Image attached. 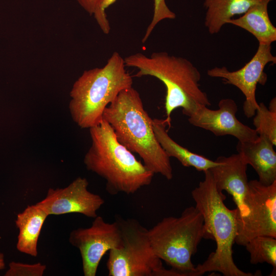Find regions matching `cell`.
Returning <instances> with one entry per match:
<instances>
[{
	"mask_svg": "<svg viewBox=\"0 0 276 276\" xmlns=\"http://www.w3.org/2000/svg\"><path fill=\"white\" fill-rule=\"evenodd\" d=\"M103 119L110 125L117 140L139 154L148 169L168 180L172 179L170 158L157 141L153 119L145 110L135 88L132 86L120 91L105 108Z\"/></svg>",
	"mask_w": 276,
	"mask_h": 276,
	"instance_id": "obj_1",
	"label": "cell"
},
{
	"mask_svg": "<svg viewBox=\"0 0 276 276\" xmlns=\"http://www.w3.org/2000/svg\"><path fill=\"white\" fill-rule=\"evenodd\" d=\"M204 178L191 192L195 207L201 214L206 239L214 240L216 250L202 264L195 266V276L207 272H219L224 276H253L239 269L233 259V246L238 231V211L224 202L225 195L219 192L209 170Z\"/></svg>",
	"mask_w": 276,
	"mask_h": 276,
	"instance_id": "obj_2",
	"label": "cell"
},
{
	"mask_svg": "<svg viewBox=\"0 0 276 276\" xmlns=\"http://www.w3.org/2000/svg\"><path fill=\"white\" fill-rule=\"evenodd\" d=\"M89 129L91 145L84 164L87 170L106 180L109 194H133L151 183L154 174L117 140L107 121L102 119Z\"/></svg>",
	"mask_w": 276,
	"mask_h": 276,
	"instance_id": "obj_3",
	"label": "cell"
},
{
	"mask_svg": "<svg viewBox=\"0 0 276 276\" xmlns=\"http://www.w3.org/2000/svg\"><path fill=\"white\" fill-rule=\"evenodd\" d=\"M126 67L137 69L134 77L150 76L156 78L166 89L165 108L166 121L171 126V116L177 108L187 116L197 105H211L207 94L200 88L201 74L189 60L169 55L166 52H154L149 56L141 53L124 58Z\"/></svg>",
	"mask_w": 276,
	"mask_h": 276,
	"instance_id": "obj_4",
	"label": "cell"
},
{
	"mask_svg": "<svg viewBox=\"0 0 276 276\" xmlns=\"http://www.w3.org/2000/svg\"><path fill=\"white\" fill-rule=\"evenodd\" d=\"M126 67L124 58L114 52L105 65L84 71L75 81L69 110L79 127L89 129L99 124L105 108L120 91L132 86V77Z\"/></svg>",
	"mask_w": 276,
	"mask_h": 276,
	"instance_id": "obj_5",
	"label": "cell"
},
{
	"mask_svg": "<svg viewBox=\"0 0 276 276\" xmlns=\"http://www.w3.org/2000/svg\"><path fill=\"white\" fill-rule=\"evenodd\" d=\"M148 235L155 255L181 276H195L192 256L202 239H206L203 219L193 206L186 208L179 217L164 218Z\"/></svg>",
	"mask_w": 276,
	"mask_h": 276,
	"instance_id": "obj_6",
	"label": "cell"
},
{
	"mask_svg": "<svg viewBox=\"0 0 276 276\" xmlns=\"http://www.w3.org/2000/svg\"><path fill=\"white\" fill-rule=\"evenodd\" d=\"M122 235L120 247L109 250V276H158L164 267L154 253L148 229L134 219L117 217Z\"/></svg>",
	"mask_w": 276,
	"mask_h": 276,
	"instance_id": "obj_7",
	"label": "cell"
},
{
	"mask_svg": "<svg viewBox=\"0 0 276 276\" xmlns=\"http://www.w3.org/2000/svg\"><path fill=\"white\" fill-rule=\"evenodd\" d=\"M245 202L248 214L238 220L235 243L245 246L257 236L276 238V181L269 186L256 179L248 181Z\"/></svg>",
	"mask_w": 276,
	"mask_h": 276,
	"instance_id": "obj_8",
	"label": "cell"
},
{
	"mask_svg": "<svg viewBox=\"0 0 276 276\" xmlns=\"http://www.w3.org/2000/svg\"><path fill=\"white\" fill-rule=\"evenodd\" d=\"M69 242L80 253L84 276H95L104 255L122 244V235L118 223L106 222L103 218H94L90 226L73 230Z\"/></svg>",
	"mask_w": 276,
	"mask_h": 276,
	"instance_id": "obj_9",
	"label": "cell"
},
{
	"mask_svg": "<svg viewBox=\"0 0 276 276\" xmlns=\"http://www.w3.org/2000/svg\"><path fill=\"white\" fill-rule=\"evenodd\" d=\"M270 62L276 63V57L271 53V44H259L254 56L240 69L230 71L225 66L215 67L208 70L207 74L211 77L222 78L224 83L240 89L245 98L243 106L244 113L247 118H250L259 106L256 98L257 86L258 84L266 83L267 77L264 70Z\"/></svg>",
	"mask_w": 276,
	"mask_h": 276,
	"instance_id": "obj_10",
	"label": "cell"
},
{
	"mask_svg": "<svg viewBox=\"0 0 276 276\" xmlns=\"http://www.w3.org/2000/svg\"><path fill=\"white\" fill-rule=\"evenodd\" d=\"M86 178L78 177L63 188H50L45 197L36 204L48 215L78 213L94 218L105 202L99 195L88 190Z\"/></svg>",
	"mask_w": 276,
	"mask_h": 276,
	"instance_id": "obj_11",
	"label": "cell"
},
{
	"mask_svg": "<svg viewBox=\"0 0 276 276\" xmlns=\"http://www.w3.org/2000/svg\"><path fill=\"white\" fill-rule=\"evenodd\" d=\"M218 109H211L204 105H197L188 114L192 125L212 132L216 136L229 135L244 142L256 140L259 135L255 129L243 124L236 114L238 106L230 98L219 102Z\"/></svg>",
	"mask_w": 276,
	"mask_h": 276,
	"instance_id": "obj_12",
	"label": "cell"
},
{
	"mask_svg": "<svg viewBox=\"0 0 276 276\" xmlns=\"http://www.w3.org/2000/svg\"><path fill=\"white\" fill-rule=\"evenodd\" d=\"M218 164L209 169L217 190L225 191L233 197L238 211V220L248 214L245 199L248 191L247 164L238 153L229 156H221Z\"/></svg>",
	"mask_w": 276,
	"mask_h": 276,
	"instance_id": "obj_13",
	"label": "cell"
},
{
	"mask_svg": "<svg viewBox=\"0 0 276 276\" xmlns=\"http://www.w3.org/2000/svg\"><path fill=\"white\" fill-rule=\"evenodd\" d=\"M274 146L264 135H259L254 141L238 142V153L244 162L250 165L259 176V181L269 186L276 181V152Z\"/></svg>",
	"mask_w": 276,
	"mask_h": 276,
	"instance_id": "obj_14",
	"label": "cell"
},
{
	"mask_svg": "<svg viewBox=\"0 0 276 276\" xmlns=\"http://www.w3.org/2000/svg\"><path fill=\"white\" fill-rule=\"evenodd\" d=\"M48 214L36 203L28 205L17 215L15 224L19 232L16 248L33 257L38 255L37 243Z\"/></svg>",
	"mask_w": 276,
	"mask_h": 276,
	"instance_id": "obj_15",
	"label": "cell"
},
{
	"mask_svg": "<svg viewBox=\"0 0 276 276\" xmlns=\"http://www.w3.org/2000/svg\"><path fill=\"white\" fill-rule=\"evenodd\" d=\"M153 128L155 137L167 155L176 158L186 167H193L204 172L218 164L201 155L194 153L174 141L169 135L165 119H153Z\"/></svg>",
	"mask_w": 276,
	"mask_h": 276,
	"instance_id": "obj_16",
	"label": "cell"
},
{
	"mask_svg": "<svg viewBox=\"0 0 276 276\" xmlns=\"http://www.w3.org/2000/svg\"><path fill=\"white\" fill-rule=\"evenodd\" d=\"M272 0H261L237 19H230L227 24L240 27L253 35L259 44H271L276 40V28L268 13V5Z\"/></svg>",
	"mask_w": 276,
	"mask_h": 276,
	"instance_id": "obj_17",
	"label": "cell"
},
{
	"mask_svg": "<svg viewBox=\"0 0 276 276\" xmlns=\"http://www.w3.org/2000/svg\"><path fill=\"white\" fill-rule=\"evenodd\" d=\"M261 0H205L204 25L211 34L218 33L227 20L244 14Z\"/></svg>",
	"mask_w": 276,
	"mask_h": 276,
	"instance_id": "obj_18",
	"label": "cell"
},
{
	"mask_svg": "<svg viewBox=\"0 0 276 276\" xmlns=\"http://www.w3.org/2000/svg\"><path fill=\"white\" fill-rule=\"evenodd\" d=\"M244 246L250 255V262L252 264L267 263L272 267L270 275H275L276 238L257 236L249 240Z\"/></svg>",
	"mask_w": 276,
	"mask_h": 276,
	"instance_id": "obj_19",
	"label": "cell"
},
{
	"mask_svg": "<svg viewBox=\"0 0 276 276\" xmlns=\"http://www.w3.org/2000/svg\"><path fill=\"white\" fill-rule=\"evenodd\" d=\"M254 116L253 124L258 135L266 136L275 146L276 110H270L262 102Z\"/></svg>",
	"mask_w": 276,
	"mask_h": 276,
	"instance_id": "obj_20",
	"label": "cell"
},
{
	"mask_svg": "<svg viewBox=\"0 0 276 276\" xmlns=\"http://www.w3.org/2000/svg\"><path fill=\"white\" fill-rule=\"evenodd\" d=\"M89 15H93L102 31L108 34L110 26L106 13L102 12L101 5L103 0H76Z\"/></svg>",
	"mask_w": 276,
	"mask_h": 276,
	"instance_id": "obj_21",
	"label": "cell"
},
{
	"mask_svg": "<svg viewBox=\"0 0 276 276\" xmlns=\"http://www.w3.org/2000/svg\"><path fill=\"white\" fill-rule=\"evenodd\" d=\"M175 17V13L168 8L165 0H154V12L152 19L142 39V43H144L147 40L158 22L164 19H173Z\"/></svg>",
	"mask_w": 276,
	"mask_h": 276,
	"instance_id": "obj_22",
	"label": "cell"
},
{
	"mask_svg": "<svg viewBox=\"0 0 276 276\" xmlns=\"http://www.w3.org/2000/svg\"><path fill=\"white\" fill-rule=\"evenodd\" d=\"M47 268L40 263L33 264L12 261L9 264V269L5 276H42Z\"/></svg>",
	"mask_w": 276,
	"mask_h": 276,
	"instance_id": "obj_23",
	"label": "cell"
},
{
	"mask_svg": "<svg viewBox=\"0 0 276 276\" xmlns=\"http://www.w3.org/2000/svg\"><path fill=\"white\" fill-rule=\"evenodd\" d=\"M116 1L117 0H103L101 5V9L102 12L106 13L105 10Z\"/></svg>",
	"mask_w": 276,
	"mask_h": 276,
	"instance_id": "obj_24",
	"label": "cell"
},
{
	"mask_svg": "<svg viewBox=\"0 0 276 276\" xmlns=\"http://www.w3.org/2000/svg\"><path fill=\"white\" fill-rule=\"evenodd\" d=\"M5 268V263L4 259V255L0 252V270Z\"/></svg>",
	"mask_w": 276,
	"mask_h": 276,
	"instance_id": "obj_25",
	"label": "cell"
}]
</instances>
